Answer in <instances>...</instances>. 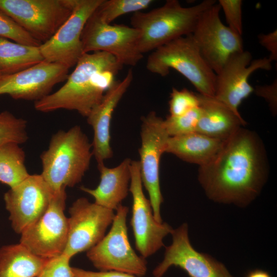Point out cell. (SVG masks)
Returning <instances> with one entry per match:
<instances>
[{
    "label": "cell",
    "instance_id": "ba28073f",
    "mask_svg": "<svg viewBox=\"0 0 277 277\" xmlns=\"http://www.w3.org/2000/svg\"><path fill=\"white\" fill-rule=\"evenodd\" d=\"M140 37L137 29L125 25L106 23L94 12L86 23L81 42L84 53L107 52L122 66H134L143 57L138 48Z\"/></svg>",
    "mask_w": 277,
    "mask_h": 277
},
{
    "label": "cell",
    "instance_id": "e0dca14e",
    "mask_svg": "<svg viewBox=\"0 0 277 277\" xmlns=\"http://www.w3.org/2000/svg\"><path fill=\"white\" fill-rule=\"evenodd\" d=\"M53 191L41 174L30 175L4 194L14 231L18 234L36 222L47 209Z\"/></svg>",
    "mask_w": 277,
    "mask_h": 277
},
{
    "label": "cell",
    "instance_id": "603a6c76",
    "mask_svg": "<svg viewBox=\"0 0 277 277\" xmlns=\"http://www.w3.org/2000/svg\"><path fill=\"white\" fill-rule=\"evenodd\" d=\"M48 260L21 243L4 246L0 248V277H36Z\"/></svg>",
    "mask_w": 277,
    "mask_h": 277
},
{
    "label": "cell",
    "instance_id": "8992f818",
    "mask_svg": "<svg viewBox=\"0 0 277 277\" xmlns=\"http://www.w3.org/2000/svg\"><path fill=\"white\" fill-rule=\"evenodd\" d=\"M108 233L87 251V256L99 271H115L142 277L147 271V262L131 247L126 224L128 207L121 205Z\"/></svg>",
    "mask_w": 277,
    "mask_h": 277
},
{
    "label": "cell",
    "instance_id": "e575fe53",
    "mask_svg": "<svg viewBox=\"0 0 277 277\" xmlns=\"http://www.w3.org/2000/svg\"><path fill=\"white\" fill-rule=\"evenodd\" d=\"M74 277H136V276L120 271H92L72 267Z\"/></svg>",
    "mask_w": 277,
    "mask_h": 277
},
{
    "label": "cell",
    "instance_id": "5b68a950",
    "mask_svg": "<svg viewBox=\"0 0 277 277\" xmlns=\"http://www.w3.org/2000/svg\"><path fill=\"white\" fill-rule=\"evenodd\" d=\"M146 67L149 72L162 76L174 69L189 81L197 93L214 96L216 74L201 55L191 34L153 51Z\"/></svg>",
    "mask_w": 277,
    "mask_h": 277
},
{
    "label": "cell",
    "instance_id": "277c9868",
    "mask_svg": "<svg viewBox=\"0 0 277 277\" xmlns=\"http://www.w3.org/2000/svg\"><path fill=\"white\" fill-rule=\"evenodd\" d=\"M204 0L190 7L183 6L177 0H168L162 6L150 11L134 13L131 26L140 32L138 44L144 54L180 37L192 34L201 14L215 4Z\"/></svg>",
    "mask_w": 277,
    "mask_h": 277
},
{
    "label": "cell",
    "instance_id": "44dd1931",
    "mask_svg": "<svg viewBox=\"0 0 277 277\" xmlns=\"http://www.w3.org/2000/svg\"><path fill=\"white\" fill-rule=\"evenodd\" d=\"M131 161L126 158L113 168H108L104 163L97 165L100 172L98 185L95 189L81 186V190L92 196L95 204L116 210L129 191Z\"/></svg>",
    "mask_w": 277,
    "mask_h": 277
},
{
    "label": "cell",
    "instance_id": "d4e9b609",
    "mask_svg": "<svg viewBox=\"0 0 277 277\" xmlns=\"http://www.w3.org/2000/svg\"><path fill=\"white\" fill-rule=\"evenodd\" d=\"M25 153L19 144L9 143L0 147V182L14 187L30 174L25 165Z\"/></svg>",
    "mask_w": 277,
    "mask_h": 277
},
{
    "label": "cell",
    "instance_id": "30bf717a",
    "mask_svg": "<svg viewBox=\"0 0 277 277\" xmlns=\"http://www.w3.org/2000/svg\"><path fill=\"white\" fill-rule=\"evenodd\" d=\"M164 119L154 111L142 118L141 145L138 149L140 175L147 191L155 220L163 223L161 206L163 202L160 182V161L168 138Z\"/></svg>",
    "mask_w": 277,
    "mask_h": 277
},
{
    "label": "cell",
    "instance_id": "7a4b0ae2",
    "mask_svg": "<svg viewBox=\"0 0 277 277\" xmlns=\"http://www.w3.org/2000/svg\"><path fill=\"white\" fill-rule=\"evenodd\" d=\"M123 67L107 52L84 53L65 84L55 92L34 102V108L42 112L74 110L87 117L114 83L115 76Z\"/></svg>",
    "mask_w": 277,
    "mask_h": 277
},
{
    "label": "cell",
    "instance_id": "d6a6232c",
    "mask_svg": "<svg viewBox=\"0 0 277 277\" xmlns=\"http://www.w3.org/2000/svg\"><path fill=\"white\" fill-rule=\"evenodd\" d=\"M253 92L256 95L264 98L268 103L272 114L275 115L277 110V80L269 85H258L254 88Z\"/></svg>",
    "mask_w": 277,
    "mask_h": 277
},
{
    "label": "cell",
    "instance_id": "7402d4cb",
    "mask_svg": "<svg viewBox=\"0 0 277 277\" xmlns=\"http://www.w3.org/2000/svg\"><path fill=\"white\" fill-rule=\"evenodd\" d=\"M224 142L194 132L169 136L165 152L171 153L184 161L197 164L200 167L208 164L216 155Z\"/></svg>",
    "mask_w": 277,
    "mask_h": 277
},
{
    "label": "cell",
    "instance_id": "ffe728a7",
    "mask_svg": "<svg viewBox=\"0 0 277 277\" xmlns=\"http://www.w3.org/2000/svg\"><path fill=\"white\" fill-rule=\"evenodd\" d=\"M197 94L200 116L196 132L225 141L247 124L241 115L214 96Z\"/></svg>",
    "mask_w": 277,
    "mask_h": 277
},
{
    "label": "cell",
    "instance_id": "836d02e7",
    "mask_svg": "<svg viewBox=\"0 0 277 277\" xmlns=\"http://www.w3.org/2000/svg\"><path fill=\"white\" fill-rule=\"evenodd\" d=\"M259 43L269 52L268 57L272 62L277 60V31L276 29L267 34L258 35Z\"/></svg>",
    "mask_w": 277,
    "mask_h": 277
},
{
    "label": "cell",
    "instance_id": "7c38bea8",
    "mask_svg": "<svg viewBox=\"0 0 277 277\" xmlns=\"http://www.w3.org/2000/svg\"><path fill=\"white\" fill-rule=\"evenodd\" d=\"M103 0H75L69 17L55 34L39 46L45 61L68 69L75 66L84 54L81 35L88 19Z\"/></svg>",
    "mask_w": 277,
    "mask_h": 277
},
{
    "label": "cell",
    "instance_id": "484cf974",
    "mask_svg": "<svg viewBox=\"0 0 277 277\" xmlns=\"http://www.w3.org/2000/svg\"><path fill=\"white\" fill-rule=\"evenodd\" d=\"M152 0H103L94 13L108 24L123 15L135 13L147 8Z\"/></svg>",
    "mask_w": 277,
    "mask_h": 277
},
{
    "label": "cell",
    "instance_id": "1f68e13d",
    "mask_svg": "<svg viewBox=\"0 0 277 277\" xmlns=\"http://www.w3.org/2000/svg\"><path fill=\"white\" fill-rule=\"evenodd\" d=\"M70 259L64 254L49 259L36 277H74Z\"/></svg>",
    "mask_w": 277,
    "mask_h": 277
},
{
    "label": "cell",
    "instance_id": "ac0fdd59",
    "mask_svg": "<svg viewBox=\"0 0 277 277\" xmlns=\"http://www.w3.org/2000/svg\"><path fill=\"white\" fill-rule=\"evenodd\" d=\"M69 69L46 61L17 73L0 75V95L15 100L38 101L50 94L57 84L67 80Z\"/></svg>",
    "mask_w": 277,
    "mask_h": 277
},
{
    "label": "cell",
    "instance_id": "4dcf8cb0",
    "mask_svg": "<svg viewBox=\"0 0 277 277\" xmlns=\"http://www.w3.org/2000/svg\"><path fill=\"white\" fill-rule=\"evenodd\" d=\"M218 4L224 12L227 26L234 32L242 36V0H219Z\"/></svg>",
    "mask_w": 277,
    "mask_h": 277
},
{
    "label": "cell",
    "instance_id": "9a60e30c",
    "mask_svg": "<svg viewBox=\"0 0 277 277\" xmlns=\"http://www.w3.org/2000/svg\"><path fill=\"white\" fill-rule=\"evenodd\" d=\"M170 234L172 243L166 247L163 261L153 270L154 277H162L171 266L180 268L189 277H233L223 264L193 248L186 223L172 229Z\"/></svg>",
    "mask_w": 277,
    "mask_h": 277
},
{
    "label": "cell",
    "instance_id": "4fadbf2b",
    "mask_svg": "<svg viewBox=\"0 0 277 277\" xmlns=\"http://www.w3.org/2000/svg\"><path fill=\"white\" fill-rule=\"evenodd\" d=\"M68 239L64 253L69 258L88 251L105 235L115 216L113 210L81 197L69 210Z\"/></svg>",
    "mask_w": 277,
    "mask_h": 277
},
{
    "label": "cell",
    "instance_id": "9c48e42d",
    "mask_svg": "<svg viewBox=\"0 0 277 277\" xmlns=\"http://www.w3.org/2000/svg\"><path fill=\"white\" fill-rule=\"evenodd\" d=\"M66 197L65 188L54 193L45 213L21 234L19 243L34 254L50 259L64 253L68 233Z\"/></svg>",
    "mask_w": 277,
    "mask_h": 277
},
{
    "label": "cell",
    "instance_id": "d590c367",
    "mask_svg": "<svg viewBox=\"0 0 277 277\" xmlns=\"http://www.w3.org/2000/svg\"><path fill=\"white\" fill-rule=\"evenodd\" d=\"M245 277H272L266 271L262 269H254L250 271Z\"/></svg>",
    "mask_w": 277,
    "mask_h": 277
},
{
    "label": "cell",
    "instance_id": "4316f807",
    "mask_svg": "<svg viewBox=\"0 0 277 277\" xmlns=\"http://www.w3.org/2000/svg\"><path fill=\"white\" fill-rule=\"evenodd\" d=\"M27 122L18 118L8 111L0 113V147L9 143L22 144L29 137L27 132Z\"/></svg>",
    "mask_w": 277,
    "mask_h": 277
},
{
    "label": "cell",
    "instance_id": "cb8c5ba5",
    "mask_svg": "<svg viewBox=\"0 0 277 277\" xmlns=\"http://www.w3.org/2000/svg\"><path fill=\"white\" fill-rule=\"evenodd\" d=\"M43 61L39 47L0 37V75L17 73Z\"/></svg>",
    "mask_w": 277,
    "mask_h": 277
},
{
    "label": "cell",
    "instance_id": "3957f363",
    "mask_svg": "<svg viewBox=\"0 0 277 277\" xmlns=\"http://www.w3.org/2000/svg\"><path fill=\"white\" fill-rule=\"evenodd\" d=\"M92 156V144L80 126L59 130L41 154V174L54 193L73 187L82 181Z\"/></svg>",
    "mask_w": 277,
    "mask_h": 277
},
{
    "label": "cell",
    "instance_id": "d6986e66",
    "mask_svg": "<svg viewBox=\"0 0 277 277\" xmlns=\"http://www.w3.org/2000/svg\"><path fill=\"white\" fill-rule=\"evenodd\" d=\"M133 77L132 71L129 69L122 80L114 82L105 92L101 102L87 117V123L93 130V139L91 143L92 153L97 165L104 163L105 160L113 156L110 145L112 114L130 86Z\"/></svg>",
    "mask_w": 277,
    "mask_h": 277
},
{
    "label": "cell",
    "instance_id": "2e32d148",
    "mask_svg": "<svg viewBox=\"0 0 277 277\" xmlns=\"http://www.w3.org/2000/svg\"><path fill=\"white\" fill-rule=\"evenodd\" d=\"M251 53L243 51L233 55L216 74L214 97L241 115L239 107L242 101L253 92L248 79L255 71L269 70L272 61L268 57L252 60Z\"/></svg>",
    "mask_w": 277,
    "mask_h": 277
},
{
    "label": "cell",
    "instance_id": "f1b7e54d",
    "mask_svg": "<svg viewBox=\"0 0 277 277\" xmlns=\"http://www.w3.org/2000/svg\"><path fill=\"white\" fill-rule=\"evenodd\" d=\"M0 37L28 46L39 47L42 44L0 9Z\"/></svg>",
    "mask_w": 277,
    "mask_h": 277
},
{
    "label": "cell",
    "instance_id": "5bb4252c",
    "mask_svg": "<svg viewBox=\"0 0 277 277\" xmlns=\"http://www.w3.org/2000/svg\"><path fill=\"white\" fill-rule=\"evenodd\" d=\"M129 191L132 197L130 224L135 247L144 258H147L164 246L163 239L172 228L167 223L154 219L149 201L143 190L138 161H131Z\"/></svg>",
    "mask_w": 277,
    "mask_h": 277
},
{
    "label": "cell",
    "instance_id": "f546056e",
    "mask_svg": "<svg viewBox=\"0 0 277 277\" xmlns=\"http://www.w3.org/2000/svg\"><path fill=\"white\" fill-rule=\"evenodd\" d=\"M199 105L197 93L186 88L178 90L173 88L169 102L170 116H179L197 108Z\"/></svg>",
    "mask_w": 277,
    "mask_h": 277
},
{
    "label": "cell",
    "instance_id": "8fae6325",
    "mask_svg": "<svg viewBox=\"0 0 277 277\" xmlns=\"http://www.w3.org/2000/svg\"><path fill=\"white\" fill-rule=\"evenodd\" d=\"M221 10L216 3L206 9L191 34L201 55L216 74L233 55L244 50L242 36L222 22Z\"/></svg>",
    "mask_w": 277,
    "mask_h": 277
},
{
    "label": "cell",
    "instance_id": "52a82bcc",
    "mask_svg": "<svg viewBox=\"0 0 277 277\" xmlns=\"http://www.w3.org/2000/svg\"><path fill=\"white\" fill-rule=\"evenodd\" d=\"M75 0H0V9L41 44L72 13Z\"/></svg>",
    "mask_w": 277,
    "mask_h": 277
},
{
    "label": "cell",
    "instance_id": "6da1fadb",
    "mask_svg": "<svg viewBox=\"0 0 277 277\" xmlns=\"http://www.w3.org/2000/svg\"><path fill=\"white\" fill-rule=\"evenodd\" d=\"M269 170L262 139L242 127L225 141L209 163L199 167L197 179L210 200L245 207L261 192Z\"/></svg>",
    "mask_w": 277,
    "mask_h": 277
},
{
    "label": "cell",
    "instance_id": "83f0119b",
    "mask_svg": "<svg viewBox=\"0 0 277 277\" xmlns=\"http://www.w3.org/2000/svg\"><path fill=\"white\" fill-rule=\"evenodd\" d=\"M200 116L199 107L179 116L169 115L164 119V127L170 136L184 135L196 132Z\"/></svg>",
    "mask_w": 277,
    "mask_h": 277
}]
</instances>
